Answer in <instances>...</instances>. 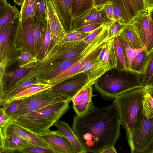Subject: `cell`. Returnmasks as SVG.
Wrapping results in <instances>:
<instances>
[{
	"instance_id": "6da1fadb",
	"label": "cell",
	"mask_w": 153,
	"mask_h": 153,
	"mask_svg": "<svg viewBox=\"0 0 153 153\" xmlns=\"http://www.w3.org/2000/svg\"><path fill=\"white\" fill-rule=\"evenodd\" d=\"M120 124L115 105L74 116L71 128L86 153H99L114 146L121 134Z\"/></svg>"
},
{
	"instance_id": "7a4b0ae2",
	"label": "cell",
	"mask_w": 153,
	"mask_h": 153,
	"mask_svg": "<svg viewBox=\"0 0 153 153\" xmlns=\"http://www.w3.org/2000/svg\"><path fill=\"white\" fill-rule=\"evenodd\" d=\"M94 85L102 97L108 100L126 92L144 87L137 73L129 69L114 68L101 76Z\"/></svg>"
},
{
	"instance_id": "3957f363",
	"label": "cell",
	"mask_w": 153,
	"mask_h": 153,
	"mask_svg": "<svg viewBox=\"0 0 153 153\" xmlns=\"http://www.w3.org/2000/svg\"><path fill=\"white\" fill-rule=\"evenodd\" d=\"M145 94L144 87L137 88L118 95L113 101L120 125L125 129L126 138L132 136L140 124Z\"/></svg>"
},
{
	"instance_id": "277c9868",
	"label": "cell",
	"mask_w": 153,
	"mask_h": 153,
	"mask_svg": "<svg viewBox=\"0 0 153 153\" xmlns=\"http://www.w3.org/2000/svg\"><path fill=\"white\" fill-rule=\"evenodd\" d=\"M71 100L48 105L24 115L15 122L30 131L39 134L49 129L68 111Z\"/></svg>"
},
{
	"instance_id": "5b68a950",
	"label": "cell",
	"mask_w": 153,
	"mask_h": 153,
	"mask_svg": "<svg viewBox=\"0 0 153 153\" xmlns=\"http://www.w3.org/2000/svg\"><path fill=\"white\" fill-rule=\"evenodd\" d=\"M83 40L67 42L51 40L48 48L44 56L38 60L36 65L27 74L30 78L36 79L50 65L57 62L71 59L80 53L86 46Z\"/></svg>"
},
{
	"instance_id": "8992f818",
	"label": "cell",
	"mask_w": 153,
	"mask_h": 153,
	"mask_svg": "<svg viewBox=\"0 0 153 153\" xmlns=\"http://www.w3.org/2000/svg\"><path fill=\"white\" fill-rule=\"evenodd\" d=\"M20 107L10 117V121H15L20 117L57 102L71 100L68 96L53 93L49 89L22 98Z\"/></svg>"
},
{
	"instance_id": "52a82bcc",
	"label": "cell",
	"mask_w": 153,
	"mask_h": 153,
	"mask_svg": "<svg viewBox=\"0 0 153 153\" xmlns=\"http://www.w3.org/2000/svg\"><path fill=\"white\" fill-rule=\"evenodd\" d=\"M107 39L102 34H100L93 41V43L87 51L78 60L68 69L61 72L48 80L46 83L52 87L60 83L79 74L84 64L96 57L101 51L103 44Z\"/></svg>"
},
{
	"instance_id": "ba28073f",
	"label": "cell",
	"mask_w": 153,
	"mask_h": 153,
	"mask_svg": "<svg viewBox=\"0 0 153 153\" xmlns=\"http://www.w3.org/2000/svg\"><path fill=\"white\" fill-rule=\"evenodd\" d=\"M131 153H153V119L143 115L139 126L127 138Z\"/></svg>"
},
{
	"instance_id": "9c48e42d",
	"label": "cell",
	"mask_w": 153,
	"mask_h": 153,
	"mask_svg": "<svg viewBox=\"0 0 153 153\" xmlns=\"http://www.w3.org/2000/svg\"><path fill=\"white\" fill-rule=\"evenodd\" d=\"M20 19L19 15L0 30V63L6 68L16 61L19 55L14 47L13 39Z\"/></svg>"
},
{
	"instance_id": "30bf717a",
	"label": "cell",
	"mask_w": 153,
	"mask_h": 153,
	"mask_svg": "<svg viewBox=\"0 0 153 153\" xmlns=\"http://www.w3.org/2000/svg\"><path fill=\"white\" fill-rule=\"evenodd\" d=\"M152 13L147 10L137 13L130 23L134 27L139 36L146 51L153 49V22Z\"/></svg>"
},
{
	"instance_id": "8fae6325",
	"label": "cell",
	"mask_w": 153,
	"mask_h": 153,
	"mask_svg": "<svg viewBox=\"0 0 153 153\" xmlns=\"http://www.w3.org/2000/svg\"><path fill=\"white\" fill-rule=\"evenodd\" d=\"M38 135L48 144L54 153H74L70 143L58 130L52 131L49 129Z\"/></svg>"
},
{
	"instance_id": "7c38bea8",
	"label": "cell",
	"mask_w": 153,
	"mask_h": 153,
	"mask_svg": "<svg viewBox=\"0 0 153 153\" xmlns=\"http://www.w3.org/2000/svg\"><path fill=\"white\" fill-rule=\"evenodd\" d=\"M2 130L4 137L10 136H16L31 144L43 148H49L48 144L37 135L27 130L16 122L10 121L2 128Z\"/></svg>"
},
{
	"instance_id": "4fadbf2b",
	"label": "cell",
	"mask_w": 153,
	"mask_h": 153,
	"mask_svg": "<svg viewBox=\"0 0 153 153\" xmlns=\"http://www.w3.org/2000/svg\"><path fill=\"white\" fill-rule=\"evenodd\" d=\"M92 86L83 88L71 99L73 108L76 115L84 114L96 108L92 101Z\"/></svg>"
},
{
	"instance_id": "5bb4252c",
	"label": "cell",
	"mask_w": 153,
	"mask_h": 153,
	"mask_svg": "<svg viewBox=\"0 0 153 153\" xmlns=\"http://www.w3.org/2000/svg\"><path fill=\"white\" fill-rule=\"evenodd\" d=\"M87 75L84 73L76 78L52 87L49 90L53 93L66 95L72 99L81 89L87 87Z\"/></svg>"
},
{
	"instance_id": "9a60e30c",
	"label": "cell",
	"mask_w": 153,
	"mask_h": 153,
	"mask_svg": "<svg viewBox=\"0 0 153 153\" xmlns=\"http://www.w3.org/2000/svg\"><path fill=\"white\" fill-rule=\"evenodd\" d=\"M87 51V49L85 48L80 53L72 58L52 64L36 79V83H46L48 80L69 68L73 64L80 59Z\"/></svg>"
},
{
	"instance_id": "2e32d148",
	"label": "cell",
	"mask_w": 153,
	"mask_h": 153,
	"mask_svg": "<svg viewBox=\"0 0 153 153\" xmlns=\"http://www.w3.org/2000/svg\"><path fill=\"white\" fill-rule=\"evenodd\" d=\"M57 16L65 32L71 30L73 19L72 0H51Z\"/></svg>"
},
{
	"instance_id": "e0dca14e",
	"label": "cell",
	"mask_w": 153,
	"mask_h": 153,
	"mask_svg": "<svg viewBox=\"0 0 153 153\" xmlns=\"http://www.w3.org/2000/svg\"><path fill=\"white\" fill-rule=\"evenodd\" d=\"M51 35V40L59 41L64 39L65 32L60 22L51 0H45Z\"/></svg>"
},
{
	"instance_id": "ac0fdd59",
	"label": "cell",
	"mask_w": 153,
	"mask_h": 153,
	"mask_svg": "<svg viewBox=\"0 0 153 153\" xmlns=\"http://www.w3.org/2000/svg\"><path fill=\"white\" fill-rule=\"evenodd\" d=\"M111 20L108 18L103 9L98 10L94 7L86 14L73 20L71 31L76 30L88 25L106 23Z\"/></svg>"
},
{
	"instance_id": "d6986e66",
	"label": "cell",
	"mask_w": 153,
	"mask_h": 153,
	"mask_svg": "<svg viewBox=\"0 0 153 153\" xmlns=\"http://www.w3.org/2000/svg\"><path fill=\"white\" fill-rule=\"evenodd\" d=\"M54 126L67 138L73 147L74 153H87L76 135L67 123L59 119Z\"/></svg>"
},
{
	"instance_id": "ffe728a7",
	"label": "cell",
	"mask_w": 153,
	"mask_h": 153,
	"mask_svg": "<svg viewBox=\"0 0 153 153\" xmlns=\"http://www.w3.org/2000/svg\"><path fill=\"white\" fill-rule=\"evenodd\" d=\"M36 62L30 63L5 73L4 79L5 92L14 85L36 65Z\"/></svg>"
},
{
	"instance_id": "44dd1931",
	"label": "cell",
	"mask_w": 153,
	"mask_h": 153,
	"mask_svg": "<svg viewBox=\"0 0 153 153\" xmlns=\"http://www.w3.org/2000/svg\"><path fill=\"white\" fill-rule=\"evenodd\" d=\"M110 48L114 62V68L122 70L128 69L126 67L123 50L117 36L111 39Z\"/></svg>"
},
{
	"instance_id": "7402d4cb",
	"label": "cell",
	"mask_w": 153,
	"mask_h": 153,
	"mask_svg": "<svg viewBox=\"0 0 153 153\" xmlns=\"http://www.w3.org/2000/svg\"><path fill=\"white\" fill-rule=\"evenodd\" d=\"M47 83H36L31 85L21 91L15 96L3 103V105L7 104L15 100L27 97L52 87Z\"/></svg>"
},
{
	"instance_id": "603a6c76",
	"label": "cell",
	"mask_w": 153,
	"mask_h": 153,
	"mask_svg": "<svg viewBox=\"0 0 153 153\" xmlns=\"http://www.w3.org/2000/svg\"><path fill=\"white\" fill-rule=\"evenodd\" d=\"M132 48L139 49L144 46L139 36L131 23L125 25L120 35Z\"/></svg>"
},
{
	"instance_id": "cb8c5ba5",
	"label": "cell",
	"mask_w": 153,
	"mask_h": 153,
	"mask_svg": "<svg viewBox=\"0 0 153 153\" xmlns=\"http://www.w3.org/2000/svg\"><path fill=\"white\" fill-rule=\"evenodd\" d=\"M139 75L144 86L153 83V49L147 52L145 62Z\"/></svg>"
},
{
	"instance_id": "d4e9b609",
	"label": "cell",
	"mask_w": 153,
	"mask_h": 153,
	"mask_svg": "<svg viewBox=\"0 0 153 153\" xmlns=\"http://www.w3.org/2000/svg\"><path fill=\"white\" fill-rule=\"evenodd\" d=\"M20 20L26 40V51L31 53L33 56L36 57L31 25V17L21 19Z\"/></svg>"
},
{
	"instance_id": "484cf974",
	"label": "cell",
	"mask_w": 153,
	"mask_h": 153,
	"mask_svg": "<svg viewBox=\"0 0 153 153\" xmlns=\"http://www.w3.org/2000/svg\"><path fill=\"white\" fill-rule=\"evenodd\" d=\"M5 146L4 153L20 152L30 144L27 141L16 136L5 137Z\"/></svg>"
},
{
	"instance_id": "4316f807",
	"label": "cell",
	"mask_w": 153,
	"mask_h": 153,
	"mask_svg": "<svg viewBox=\"0 0 153 153\" xmlns=\"http://www.w3.org/2000/svg\"><path fill=\"white\" fill-rule=\"evenodd\" d=\"M145 94L142 101L143 115L149 119L153 118V83L144 86Z\"/></svg>"
},
{
	"instance_id": "83f0119b",
	"label": "cell",
	"mask_w": 153,
	"mask_h": 153,
	"mask_svg": "<svg viewBox=\"0 0 153 153\" xmlns=\"http://www.w3.org/2000/svg\"><path fill=\"white\" fill-rule=\"evenodd\" d=\"M94 6V0H72V13L74 19L88 12Z\"/></svg>"
},
{
	"instance_id": "f1b7e54d",
	"label": "cell",
	"mask_w": 153,
	"mask_h": 153,
	"mask_svg": "<svg viewBox=\"0 0 153 153\" xmlns=\"http://www.w3.org/2000/svg\"><path fill=\"white\" fill-rule=\"evenodd\" d=\"M117 37L123 50L126 67L130 69L132 62L134 59L139 53L146 51V48L144 46L139 49L133 48L121 36H119Z\"/></svg>"
},
{
	"instance_id": "f546056e",
	"label": "cell",
	"mask_w": 153,
	"mask_h": 153,
	"mask_svg": "<svg viewBox=\"0 0 153 153\" xmlns=\"http://www.w3.org/2000/svg\"><path fill=\"white\" fill-rule=\"evenodd\" d=\"M112 4L115 20L123 25L130 23L131 19L126 10L123 0H113Z\"/></svg>"
},
{
	"instance_id": "4dcf8cb0",
	"label": "cell",
	"mask_w": 153,
	"mask_h": 153,
	"mask_svg": "<svg viewBox=\"0 0 153 153\" xmlns=\"http://www.w3.org/2000/svg\"><path fill=\"white\" fill-rule=\"evenodd\" d=\"M31 21L37 58L40 50L42 40L44 25L35 16L31 17Z\"/></svg>"
},
{
	"instance_id": "1f68e13d",
	"label": "cell",
	"mask_w": 153,
	"mask_h": 153,
	"mask_svg": "<svg viewBox=\"0 0 153 153\" xmlns=\"http://www.w3.org/2000/svg\"><path fill=\"white\" fill-rule=\"evenodd\" d=\"M51 41L50 25L48 19L45 22L43 30V38L41 45L38 55V60L42 59L45 54L49 47Z\"/></svg>"
},
{
	"instance_id": "d6a6232c",
	"label": "cell",
	"mask_w": 153,
	"mask_h": 153,
	"mask_svg": "<svg viewBox=\"0 0 153 153\" xmlns=\"http://www.w3.org/2000/svg\"><path fill=\"white\" fill-rule=\"evenodd\" d=\"M19 15L20 12L16 7L8 3L0 18V30Z\"/></svg>"
},
{
	"instance_id": "836d02e7",
	"label": "cell",
	"mask_w": 153,
	"mask_h": 153,
	"mask_svg": "<svg viewBox=\"0 0 153 153\" xmlns=\"http://www.w3.org/2000/svg\"><path fill=\"white\" fill-rule=\"evenodd\" d=\"M35 12L34 16L43 25L48 19L45 0H34Z\"/></svg>"
},
{
	"instance_id": "e575fe53",
	"label": "cell",
	"mask_w": 153,
	"mask_h": 153,
	"mask_svg": "<svg viewBox=\"0 0 153 153\" xmlns=\"http://www.w3.org/2000/svg\"><path fill=\"white\" fill-rule=\"evenodd\" d=\"M20 11V19L31 17L34 16L35 3L34 0H25L21 7Z\"/></svg>"
},
{
	"instance_id": "d590c367",
	"label": "cell",
	"mask_w": 153,
	"mask_h": 153,
	"mask_svg": "<svg viewBox=\"0 0 153 153\" xmlns=\"http://www.w3.org/2000/svg\"><path fill=\"white\" fill-rule=\"evenodd\" d=\"M147 52L146 50L143 51L136 56L132 62L131 70L139 74L140 70L145 62Z\"/></svg>"
},
{
	"instance_id": "8d00e7d4",
	"label": "cell",
	"mask_w": 153,
	"mask_h": 153,
	"mask_svg": "<svg viewBox=\"0 0 153 153\" xmlns=\"http://www.w3.org/2000/svg\"><path fill=\"white\" fill-rule=\"evenodd\" d=\"M91 32H82L76 30H73L65 33L63 40L67 42H75L81 40L85 38Z\"/></svg>"
},
{
	"instance_id": "74e56055",
	"label": "cell",
	"mask_w": 153,
	"mask_h": 153,
	"mask_svg": "<svg viewBox=\"0 0 153 153\" xmlns=\"http://www.w3.org/2000/svg\"><path fill=\"white\" fill-rule=\"evenodd\" d=\"M16 61L18 62V67H21L30 63L36 62L38 59L36 57L29 52L20 51V54L18 56Z\"/></svg>"
},
{
	"instance_id": "f35d334b",
	"label": "cell",
	"mask_w": 153,
	"mask_h": 153,
	"mask_svg": "<svg viewBox=\"0 0 153 153\" xmlns=\"http://www.w3.org/2000/svg\"><path fill=\"white\" fill-rule=\"evenodd\" d=\"M124 25L115 20H112L108 27L109 37L112 38L119 36L123 31Z\"/></svg>"
},
{
	"instance_id": "ab89813d",
	"label": "cell",
	"mask_w": 153,
	"mask_h": 153,
	"mask_svg": "<svg viewBox=\"0 0 153 153\" xmlns=\"http://www.w3.org/2000/svg\"><path fill=\"white\" fill-rule=\"evenodd\" d=\"M20 153H54L49 148H45L31 144L23 149Z\"/></svg>"
},
{
	"instance_id": "60d3db41",
	"label": "cell",
	"mask_w": 153,
	"mask_h": 153,
	"mask_svg": "<svg viewBox=\"0 0 153 153\" xmlns=\"http://www.w3.org/2000/svg\"><path fill=\"white\" fill-rule=\"evenodd\" d=\"M22 99L15 100L7 104L2 105L7 114L10 117L18 109L20 106L22 101Z\"/></svg>"
},
{
	"instance_id": "b9f144b4",
	"label": "cell",
	"mask_w": 153,
	"mask_h": 153,
	"mask_svg": "<svg viewBox=\"0 0 153 153\" xmlns=\"http://www.w3.org/2000/svg\"><path fill=\"white\" fill-rule=\"evenodd\" d=\"M111 22L109 23L100 27L92 31L88 35L82 40L86 44H89L101 32L106 26L110 25Z\"/></svg>"
},
{
	"instance_id": "7bdbcfd3",
	"label": "cell",
	"mask_w": 153,
	"mask_h": 153,
	"mask_svg": "<svg viewBox=\"0 0 153 153\" xmlns=\"http://www.w3.org/2000/svg\"><path fill=\"white\" fill-rule=\"evenodd\" d=\"M111 21L110 22L106 23H94L88 25L76 30L77 31L82 32H91L100 27L110 23Z\"/></svg>"
},
{
	"instance_id": "ee69618b",
	"label": "cell",
	"mask_w": 153,
	"mask_h": 153,
	"mask_svg": "<svg viewBox=\"0 0 153 153\" xmlns=\"http://www.w3.org/2000/svg\"><path fill=\"white\" fill-rule=\"evenodd\" d=\"M10 121V117L1 107L0 109V128H3Z\"/></svg>"
},
{
	"instance_id": "f6af8a7d",
	"label": "cell",
	"mask_w": 153,
	"mask_h": 153,
	"mask_svg": "<svg viewBox=\"0 0 153 153\" xmlns=\"http://www.w3.org/2000/svg\"><path fill=\"white\" fill-rule=\"evenodd\" d=\"M126 10L131 19L137 13L132 3L131 0H123Z\"/></svg>"
},
{
	"instance_id": "bcb514c9",
	"label": "cell",
	"mask_w": 153,
	"mask_h": 153,
	"mask_svg": "<svg viewBox=\"0 0 153 153\" xmlns=\"http://www.w3.org/2000/svg\"><path fill=\"white\" fill-rule=\"evenodd\" d=\"M137 13L146 11L144 0H131Z\"/></svg>"
},
{
	"instance_id": "7dc6e473",
	"label": "cell",
	"mask_w": 153,
	"mask_h": 153,
	"mask_svg": "<svg viewBox=\"0 0 153 153\" xmlns=\"http://www.w3.org/2000/svg\"><path fill=\"white\" fill-rule=\"evenodd\" d=\"M113 0H94V6L98 10L103 9L106 5L112 3Z\"/></svg>"
},
{
	"instance_id": "c3c4849f",
	"label": "cell",
	"mask_w": 153,
	"mask_h": 153,
	"mask_svg": "<svg viewBox=\"0 0 153 153\" xmlns=\"http://www.w3.org/2000/svg\"><path fill=\"white\" fill-rule=\"evenodd\" d=\"M108 18L111 20H115L114 10L111 4L105 5L103 8Z\"/></svg>"
},
{
	"instance_id": "681fc988",
	"label": "cell",
	"mask_w": 153,
	"mask_h": 153,
	"mask_svg": "<svg viewBox=\"0 0 153 153\" xmlns=\"http://www.w3.org/2000/svg\"><path fill=\"white\" fill-rule=\"evenodd\" d=\"M146 10L149 14L152 13L153 0H144Z\"/></svg>"
},
{
	"instance_id": "f907efd6",
	"label": "cell",
	"mask_w": 153,
	"mask_h": 153,
	"mask_svg": "<svg viewBox=\"0 0 153 153\" xmlns=\"http://www.w3.org/2000/svg\"><path fill=\"white\" fill-rule=\"evenodd\" d=\"M114 146H109L101 150L99 153H117Z\"/></svg>"
},
{
	"instance_id": "816d5d0a",
	"label": "cell",
	"mask_w": 153,
	"mask_h": 153,
	"mask_svg": "<svg viewBox=\"0 0 153 153\" xmlns=\"http://www.w3.org/2000/svg\"><path fill=\"white\" fill-rule=\"evenodd\" d=\"M8 3L6 0H0V18Z\"/></svg>"
},
{
	"instance_id": "f5cc1de1",
	"label": "cell",
	"mask_w": 153,
	"mask_h": 153,
	"mask_svg": "<svg viewBox=\"0 0 153 153\" xmlns=\"http://www.w3.org/2000/svg\"><path fill=\"white\" fill-rule=\"evenodd\" d=\"M4 82L0 79V98L4 100Z\"/></svg>"
},
{
	"instance_id": "db71d44e",
	"label": "cell",
	"mask_w": 153,
	"mask_h": 153,
	"mask_svg": "<svg viewBox=\"0 0 153 153\" xmlns=\"http://www.w3.org/2000/svg\"><path fill=\"white\" fill-rule=\"evenodd\" d=\"M5 146V137L3 134L2 128H0V147L4 149Z\"/></svg>"
},
{
	"instance_id": "11a10c76",
	"label": "cell",
	"mask_w": 153,
	"mask_h": 153,
	"mask_svg": "<svg viewBox=\"0 0 153 153\" xmlns=\"http://www.w3.org/2000/svg\"><path fill=\"white\" fill-rule=\"evenodd\" d=\"M6 68L0 63V79L4 82Z\"/></svg>"
},
{
	"instance_id": "9f6ffc18",
	"label": "cell",
	"mask_w": 153,
	"mask_h": 153,
	"mask_svg": "<svg viewBox=\"0 0 153 153\" xmlns=\"http://www.w3.org/2000/svg\"><path fill=\"white\" fill-rule=\"evenodd\" d=\"M15 3L21 7L22 6L25 0H14Z\"/></svg>"
},
{
	"instance_id": "6f0895ef",
	"label": "cell",
	"mask_w": 153,
	"mask_h": 153,
	"mask_svg": "<svg viewBox=\"0 0 153 153\" xmlns=\"http://www.w3.org/2000/svg\"><path fill=\"white\" fill-rule=\"evenodd\" d=\"M4 100L0 98V109L2 107Z\"/></svg>"
},
{
	"instance_id": "680465c9",
	"label": "cell",
	"mask_w": 153,
	"mask_h": 153,
	"mask_svg": "<svg viewBox=\"0 0 153 153\" xmlns=\"http://www.w3.org/2000/svg\"><path fill=\"white\" fill-rule=\"evenodd\" d=\"M4 149L0 147V153H4Z\"/></svg>"
}]
</instances>
